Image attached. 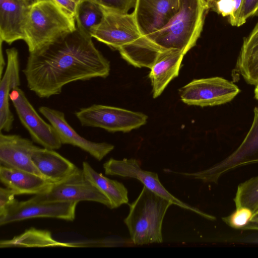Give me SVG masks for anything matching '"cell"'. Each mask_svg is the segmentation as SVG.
Instances as JSON below:
<instances>
[{
  "instance_id": "d4e9b609",
  "label": "cell",
  "mask_w": 258,
  "mask_h": 258,
  "mask_svg": "<svg viewBox=\"0 0 258 258\" xmlns=\"http://www.w3.org/2000/svg\"><path fill=\"white\" fill-rule=\"evenodd\" d=\"M234 202L236 209L246 207L253 213L258 209V175L238 185Z\"/></svg>"
},
{
  "instance_id": "9c48e42d",
  "label": "cell",
  "mask_w": 258,
  "mask_h": 258,
  "mask_svg": "<svg viewBox=\"0 0 258 258\" xmlns=\"http://www.w3.org/2000/svg\"><path fill=\"white\" fill-rule=\"evenodd\" d=\"M103 9V19L92 30L91 33L92 38L118 50L143 36L133 12L123 13Z\"/></svg>"
},
{
  "instance_id": "4316f807",
  "label": "cell",
  "mask_w": 258,
  "mask_h": 258,
  "mask_svg": "<svg viewBox=\"0 0 258 258\" xmlns=\"http://www.w3.org/2000/svg\"><path fill=\"white\" fill-rule=\"evenodd\" d=\"M103 8L123 13L135 8L137 0H91Z\"/></svg>"
},
{
  "instance_id": "277c9868",
  "label": "cell",
  "mask_w": 258,
  "mask_h": 258,
  "mask_svg": "<svg viewBox=\"0 0 258 258\" xmlns=\"http://www.w3.org/2000/svg\"><path fill=\"white\" fill-rule=\"evenodd\" d=\"M77 28L75 20L49 0L32 4L27 16L25 39L29 52L51 43Z\"/></svg>"
},
{
  "instance_id": "484cf974",
  "label": "cell",
  "mask_w": 258,
  "mask_h": 258,
  "mask_svg": "<svg viewBox=\"0 0 258 258\" xmlns=\"http://www.w3.org/2000/svg\"><path fill=\"white\" fill-rule=\"evenodd\" d=\"M252 214L250 209L242 207L236 208L231 215L223 217L222 219L230 227L241 229L250 221Z\"/></svg>"
},
{
  "instance_id": "836d02e7",
  "label": "cell",
  "mask_w": 258,
  "mask_h": 258,
  "mask_svg": "<svg viewBox=\"0 0 258 258\" xmlns=\"http://www.w3.org/2000/svg\"><path fill=\"white\" fill-rule=\"evenodd\" d=\"M250 222H258V209L253 213Z\"/></svg>"
},
{
  "instance_id": "5b68a950",
  "label": "cell",
  "mask_w": 258,
  "mask_h": 258,
  "mask_svg": "<svg viewBox=\"0 0 258 258\" xmlns=\"http://www.w3.org/2000/svg\"><path fill=\"white\" fill-rule=\"evenodd\" d=\"M75 115L85 127L103 128L109 132H127L145 124L148 116L141 112L101 104L80 109Z\"/></svg>"
},
{
  "instance_id": "ba28073f",
  "label": "cell",
  "mask_w": 258,
  "mask_h": 258,
  "mask_svg": "<svg viewBox=\"0 0 258 258\" xmlns=\"http://www.w3.org/2000/svg\"><path fill=\"white\" fill-rule=\"evenodd\" d=\"M240 92L232 82L215 77L192 80L180 89L179 95L187 105L206 107L227 103Z\"/></svg>"
},
{
  "instance_id": "2e32d148",
  "label": "cell",
  "mask_w": 258,
  "mask_h": 258,
  "mask_svg": "<svg viewBox=\"0 0 258 258\" xmlns=\"http://www.w3.org/2000/svg\"><path fill=\"white\" fill-rule=\"evenodd\" d=\"M31 4L22 0H0V39L11 45L25 39V28Z\"/></svg>"
},
{
  "instance_id": "52a82bcc",
  "label": "cell",
  "mask_w": 258,
  "mask_h": 258,
  "mask_svg": "<svg viewBox=\"0 0 258 258\" xmlns=\"http://www.w3.org/2000/svg\"><path fill=\"white\" fill-rule=\"evenodd\" d=\"M31 200L37 202H76L91 201L111 209L109 200L85 176L79 168L64 179L52 183L43 192Z\"/></svg>"
},
{
  "instance_id": "d6a6232c",
  "label": "cell",
  "mask_w": 258,
  "mask_h": 258,
  "mask_svg": "<svg viewBox=\"0 0 258 258\" xmlns=\"http://www.w3.org/2000/svg\"><path fill=\"white\" fill-rule=\"evenodd\" d=\"M241 229L258 231V222H249L245 227Z\"/></svg>"
},
{
  "instance_id": "ac0fdd59",
  "label": "cell",
  "mask_w": 258,
  "mask_h": 258,
  "mask_svg": "<svg viewBox=\"0 0 258 258\" xmlns=\"http://www.w3.org/2000/svg\"><path fill=\"white\" fill-rule=\"evenodd\" d=\"M184 54L179 50L166 49L161 52L150 68L149 78L153 96H160L169 82L178 76Z\"/></svg>"
},
{
  "instance_id": "4dcf8cb0",
  "label": "cell",
  "mask_w": 258,
  "mask_h": 258,
  "mask_svg": "<svg viewBox=\"0 0 258 258\" xmlns=\"http://www.w3.org/2000/svg\"><path fill=\"white\" fill-rule=\"evenodd\" d=\"M15 195L14 191L8 187L0 188V215L15 202Z\"/></svg>"
},
{
  "instance_id": "e0dca14e",
  "label": "cell",
  "mask_w": 258,
  "mask_h": 258,
  "mask_svg": "<svg viewBox=\"0 0 258 258\" xmlns=\"http://www.w3.org/2000/svg\"><path fill=\"white\" fill-rule=\"evenodd\" d=\"M7 65L0 82V131L10 132L13 128L14 117L10 108V94L21 85L18 50L12 47L6 50Z\"/></svg>"
},
{
  "instance_id": "8fae6325",
  "label": "cell",
  "mask_w": 258,
  "mask_h": 258,
  "mask_svg": "<svg viewBox=\"0 0 258 258\" xmlns=\"http://www.w3.org/2000/svg\"><path fill=\"white\" fill-rule=\"evenodd\" d=\"M103 168L106 175L136 178L148 189L169 200L173 204L194 212L209 220L215 219L213 216L205 213L173 196L161 184L156 173L143 170L139 161L136 159L116 160L110 158L103 164Z\"/></svg>"
},
{
  "instance_id": "f1b7e54d",
  "label": "cell",
  "mask_w": 258,
  "mask_h": 258,
  "mask_svg": "<svg viewBox=\"0 0 258 258\" xmlns=\"http://www.w3.org/2000/svg\"><path fill=\"white\" fill-rule=\"evenodd\" d=\"M217 13L223 17H230L234 10V0H214L210 6Z\"/></svg>"
},
{
  "instance_id": "d6986e66",
  "label": "cell",
  "mask_w": 258,
  "mask_h": 258,
  "mask_svg": "<svg viewBox=\"0 0 258 258\" xmlns=\"http://www.w3.org/2000/svg\"><path fill=\"white\" fill-rule=\"evenodd\" d=\"M32 158L43 177L52 183L64 179L78 168L54 150L38 147Z\"/></svg>"
},
{
  "instance_id": "9a60e30c",
  "label": "cell",
  "mask_w": 258,
  "mask_h": 258,
  "mask_svg": "<svg viewBox=\"0 0 258 258\" xmlns=\"http://www.w3.org/2000/svg\"><path fill=\"white\" fill-rule=\"evenodd\" d=\"M179 0H137L133 13L143 36L163 27L177 12Z\"/></svg>"
},
{
  "instance_id": "5bb4252c",
  "label": "cell",
  "mask_w": 258,
  "mask_h": 258,
  "mask_svg": "<svg viewBox=\"0 0 258 258\" xmlns=\"http://www.w3.org/2000/svg\"><path fill=\"white\" fill-rule=\"evenodd\" d=\"M37 147L32 141L19 135H5L1 132L0 164L43 177L32 160L33 153Z\"/></svg>"
},
{
  "instance_id": "83f0119b",
  "label": "cell",
  "mask_w": 258,
  "mask_h": 258,
  "mask_svg": "<svg viewBox=\"0 0 258 258\" xmlns=\"http://www.w3.org/2000/svg\"><path fill=\"white\" fill-rule=\"evenodd\" d=\"M257 14L258 0H244L237 19L236 26L242 25L247 19Z\"/></svg>"
},
{
  "instance_id": "cb8c5ba5",
  "label": "cell",
  "mask_w": 258,
  "mask_h": 258,
  "mask_svg": "<svg viewBox=\"0 0 258 258\" xmlns=\"http://www.w3.org/2000/svg\"><path fill=\"white\" fill-rule=\"evenodd\" d=\"M103 16L102 7L91 0H83L76 13V27L82 32L91 36L92 30L100 24Z\"/></svg>"
},
{
  "instance_id": "e575fe53",
  "label": "cell",
  "mask_w": 258,
  "mask_h": 258,
  "mask_svg": "<svg viewBox=\"0 0 258 258\" xmlns=\"http://www.w3.org/2000/svg\"><path fill=\"white\" fill-rule=\"evenodd\" d=\"M255 87L254 91V98L255 99L258 100V82L255 85Z\"/></svg>"
},
{
  "instance_id": "7c38bea8",
  "label": "cell",
  "mask_w": 258,
  "mask_h": 258,
  "mask_svg": "<svg viewBox=\"0 0 258 258\" xmlns=\"http://www.w3.org/2000/svg\"><path fill=\"white\" fill-rule=\"evenodd\" d=\"M76 202H37L30 199L15 202L0 215V225L35 218H53L73 221Z\"/></svg>"
},
{
  "instance_id": "6da1fadb",
  "label": "cell",
  "mask_w": 258,
  "mask_h": 258,
  "mask_svg": "<svg viewBox=\"0 0 258 258\" xmlns=\"http://www.w3.org/2000/svg\"><path fill=\"white\" fill-rule=\"evenodd\" d=\"M109 61L92 37L77 28L56 40L29 52L22 72L30 90L41 98L59 94L68 84L105 78Z\"/></svg>"
},
{
  "instance_id": "ffe728a7",
  "label": "cell",
  "mask_w": 258,
  "mask_h": 258,
  "mask_svg": "<svg viewBox=\"0 0 258 258\" xmlns=\"http://www.w3.org/2000/svg\"><path fill=\"white\" fill-rule=\"evenodd\" d=\"M0 180L6 187L14 191L16 195H39L52 184L38 175L1 165Z\"/></svg>"
},
{
  "instance_id": "8d00e7d4",
  "label": "cell",
  "mask_w": 258,
  "mask_h": 258,
  "mask_svg": "<svg viewBox=\"0 0 258 258\" xmlns=\"http://www.w3.org/2000/svg\"><path fill=\"white\" fill-rule=\"evenodd\" d=\"M206 2L209 4V7L211 5V4L213 2L214 0H205Z\"/></svg>"
},
{
  "instance_id": "44dd1931",
  "label": "cell",
  "mask_w": 258,
  "mask_h": 258,
  "mask_svg": "<svg viewBox=\"0 0 258 258\" xmlns=\"http://www.w3.org/2000/svg\"><path fill=\"white\" fill-rule=\"evenodd\" d=\"M235 69L250 85L258 82V22L249 34L243 39Z\"/></svg>"
},
{
  "instance_id": "7a4b0ae2",
  "label": "cell",
  "mask_w": 258,
  "mask_h": 258,
  "mask_svg": "<svg viewBox=\"0 0 258 258\" xmlns=\"http://www.w3.org/2000/svg\"><path fill=\"white\" fill-rule=\"evenodd\" d=\"M209 8L205 0H179V9L169 21L145 36L163 49H178L185 55L196 44Z\"/></svg>"
},
{
  "instance_id": "f546056e",
  "label": "cell",
  "mask_w": 258,
  "mask_h": 258,
  "mask_svg": "<svg viewBox=\"0 0 258 258\" xmlns=\"http://www.w3.org/2000/svg\"><path fill=\"white\" fill-rule=\"evenodd\" d=\"M75 19L77 9L83 0H49Z\"/></svg>"
},
{
  "instance_id": "1f68e13d",
  "label": "cell",
  "mask_w": 258,
  "mask_h": 258,
  "mask_svg": "<svg viewBox=\"0 0 258 258\" xmlns=\"http://www.w3.org/2000/svg\"><path fill=\"white\" fill-rule=\"evenodd\" d=\"M234 10L232 15L229 17L230 24L233 26H236V23L244 0H234Z\"/></svg>"
},
{
  "instance_id": "3957f363",
  "label": "cell",
  "mask_w": 258,
  "mask_h": 258,
  "mask_svg": "<svg viewBox=\"0 0 258 258\" xmlns=\"http://www.w3.org/2000/svg\"><path fill=\"white\" fill-rule=\"evenodd\" d=\"M172 204L144 186L137 199L129 204V213L124 219L132 242L136 245L162 242L163 219Z\"/></svg>"
},
{
  "instance_id": "4fadbf2b",
  "label": "cell",
  "mask_w": 258,
  "mask_h": 258,
  "mask_svg": "<svg viewBox=\"0 0 258 258\" xmlns=\"http://www.w3.org/2000/svg\"><path fill=\"white\" fill-rule=\"evenodd\" d=\"M38 110L55 128L62 144L78 147L98 161L114 149V146L111 144L92 142L82 137L67 122L63 112L44 106Z\"/></svg>"
},
{
  "instance_id": "30bf717a",
  "label": "cell",
  "mask_w": 258,
  "mask_h": 258,
  "mask_svg": "<svg viewBox=\"0 0 258 258\" xmlns=\"http://www.w3.org/2000/svg\"><path fill=\"white\" fill-rule=\"evenodd\" d=\"M10 99L20 122L34 142L51 150L59 149L61 147L62 144L55 128L40 117L21 88L13 89Z\"/></svg>"
},
{
  "instance_id": "d590c367",
  "label": "cell",
  "mask_w": 258,
  "mask_h": 258,
  "mask_svg": "<svg viewBox=\"0 0 258 258\" xmlns=\"http://www.w3.org/2000/svg\"><path fill=\"white\" fill-rule=\"evenodd\" d=\"M22 1L28 2V3L32 4L36 2H37V1H39L40 0H22Z\"/></svg>"
},
{
  "instance_id": "603a6c76",
  "label": "cell",
  "mask_w": 258,
  "mask_h": 258,
  "mask_svg": "<svg viewBox=\"0 0 258 258\" xmlns=\"http://www.w3.org/2000/svg\"><path fill=\"white\" fill-rule=\"evenodd\" d=\"M166 49L142 36L131 44L120 48L121 57L135 67L151 68L159 54Z\"/></svg>"
},
{
  "instance_id": "7402d4cb",
  "label": "cell",
  "mask_w": 258,
  "mask_h": 258,
  "mask_svg": "<svg viewBox=\"0 0 258 258\" xmlns=\"http://www.w3.org/2000/svg\"><path fill=\"white\" fill-rule=\"evenodd\" d=\"M82 170L86 178L109 200L111 209L128 203L127 189L121 182L97 172L86 161L82 163Z\"/></svg>"
},
{
  "instance_id": "8992f818",
  "label": "cell",
  "mask_w": 258,
  "mask_h": 258,
  "mask_svg": "<svg viewBox=\"0 0 258 258\" xmlns=\"http://www.w3.org/2000/svg\"><path fill=\"white\" fill-rule=\"evenodd\" d=\"M252 124L239 146L225 159L208 169L195 173H178L201 180L217 183L220 178L237 168L258 163V106L254 108Z\"/></svg>"
}]
</instances>
